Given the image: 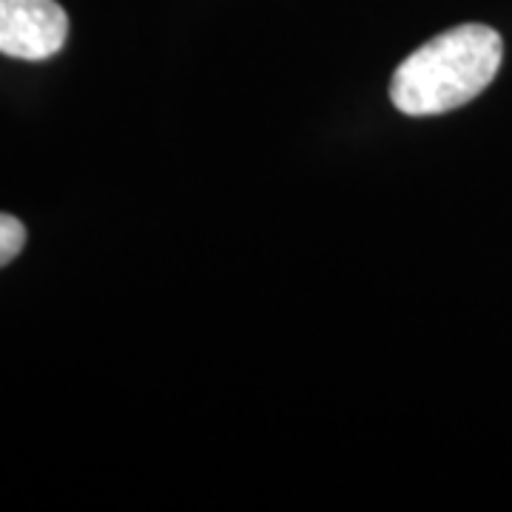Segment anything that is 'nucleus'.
<instances>
[{
    "instance_id": "1",
    "label": "nucleus",
    "mask_w": 512,
    "mask_h": 512,
    "mask_svg": "<svg viewBox=\"0 0 512 512\" xmlns=\"http://www.w3.org/2000/svg\"><path fill=\"white\" fill-rule=\"evenodd\" d=\"M504 40L493 26L461 23L419 46L399 63L390 100L407 117H436L473 103L495 80Z\"/></svg>"
},
{
    "instance_id": "2",
    "label": "nucleus",
    "mask_w": 512,
    "mask_h": 512,
    "mask_svg": "<svg viewBox=\"0 0 512 512\" xmlns=\"http://www.w3.org/2000/svg\"><path fill=\"white\" fill-rule=\"evenodd\" d=\"M69 40V15L57 0H0V55L49 60Z\"/></svg>"
},
{
    "instance_id": "3",
    "label": "nucleus",
    "mask_w": 512,
    "mask_h": 512,
    "mask_svg": "<svg viewBox=\"0 0 512 512\" xmlns=\"http://www.w3.org/2000/svg\"><path fill=\"white\" fill-rule=\"evenodd\" d=\"M26 225L12 217V214H0V268H6L12 259H18L20 251L26 248Z\"/></svg>"
}]
</instances>
